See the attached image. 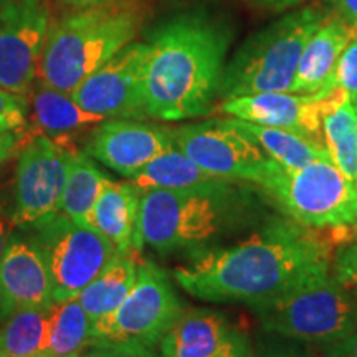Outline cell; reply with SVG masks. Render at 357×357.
<instances>
[{
    "label": "cell",
    "mask_w": 357,
    "mask_h": 357,
    "mask_svg": "<svg viewBox=\"0 0 357 357\" xmlns=\"http://www.w3.org/2000/svg\"><path fill=\"white\" fill-rule=\"evenodd\" d=\"M331 273V243L291 218H270L242 242L194 253L174 278L208 303H257L310 284Z\"/></svg>",
    "instance_id": "cell-1"
},
{
    "label": "cell",
    "mask_w": 357,
    "mask_h": 357,
    "mask_svg": "<svg viewBox=\"0 0 357 357\" xmlns=\"http://www.w3.org/2000/svg\"><path fill=\"white\" fill-rule=\"evenodd\" d=\"M230 42L229 26L205 13H182L160 26L147 43V116L182 121L211 114Z\"/></svg>",
    "instance_id": "cell-2"
},
{
    "label": "cell",
    "mask_w": 357,
    "mask_h": 357,
    "mask_svg": "<svg viewBox=\"0 0 357 357\" xmlns=\"http://www.w3.org/2000/svg\"><path fill=\"white\" fill-rule=\"evenodd\" d=\"M260 202L247 182L212 181L187 189L141 192L134 248L162 255L199 253L258 220Z\"/></svg>",
    "instance_id": "cell-3"
},
{
    "label": "cell",
    "mask_w": 357,
    "mask_h": 357,
    "mask_svg": "<svg viewBox=\"0 0 357 357\" xmlns=\"http://www.w3.org/2000/svg\"><path fill=\"white\" fill-rule=\"evenodd\" d=\"M139 25L141 12L121 0L77 8L48 26L37 79L71 95L132 42Z\"/></svg>",
    "instance_id": "cell-4"
},
{
    "label": "cell",
    "mask_w": 357,
    "mask_h": 357,
    "mask_svg": "<svg viewBox=\"0 0 357 357\" xmlns=\"http://www.w3.org/2000/svg\"><path fill=\"white\" fill-rule=\"evenodd\" d=\"M326 15L328 10L312 3L252 35L225 65L218 98L291 91L301 53Z\"/></svg>",
    "instance_id": "cell-5"
},
{
    "label": "cell",
    "mask_w": 357,
    "mask_h": 357,
    "mask_svg": "<svg viewBox=\"0 0 357 357\" xmlns=\"http://www.w3.org/2000/svg\"><path fill=\"white\" fill-rule=\"evenodd\" d=\"M260 187L280 211L305 227H341L357 223V189L331 158L300 169L270 159Z\"/></svg>",
    "instance_id": "cell-6"
},
{
    "label": "cell",
    "mask_w": 357,
    "mask_h": 357,
    "mask_svg": "<svg viewBox=\"0 0 357 357\" xmlns=\"http://www.w3.org/2000/svg\"><path fill=\"white\" fill-rule=\"evenodd\" d=\"M184 312L171 280L154 261L141 260L136 283L121 305L91 324L89 347L153 351Z\"/></svg>",
    "instance_id": "cell-7"
},
{
    "label": "cell",
    "mask_w": 357,
    "mask_h": 357,
    "mask_svg": "<svg viewBox=\"0 0 357 357\" xmlns=\"http://www.w3.org/2000/svg\"><path fill=\"white\" fill-rule=\"evenodd\" d=\"M263 329L296 341L329 344L357 329V310L333 273L250 306Z\"/></svg>",
    "instance_id": "cell-8"
},
{
    "label": "cell",
    "mask_w": 357,
    "mask_h": 357,
    "mask_svg": "<svg viewBox=\"0 0 357 357\" xmlns=\"http://www.w3.org/2000/svg\"><path fill=\"white\" fill-rule=\"evenodd\" d=\"M30 240L47 265L53 303L77 298L118 253L95 229L60 212L32 225Z\"/></svg>",
    "instance_id": "cell-9"
},
{
    "label": "cell",
    "mask_w": 357,
    "mask_h": 357,
    "mask_svg": "<svg viewBox=\"0 0 357 357\" xmlns=\"http://www.w3.org/2000/svg\"><path fill=\"white\" fill-rule=\"evenodd\" d=\"M20 146L12 222L17 227H32L60 212L71 160L78 149L42 132Z\"/></svg>",
    "instance_id": "cell-10"
},
{
    "label": "cell",
    "mask_w": 357,
    "mask_h": 357,
    "mask_svg": "<svg viewBox=\"0 0 357 357\" xmlns=\"http://www.w3.org/2000/svg\"><path fill=\"white\" fill-rule=\"evenodd\" d=\"M174 144L218 181L261 184L270 158L231 119H208L171 129Z\"/></svg>",
    "instance_id": "cell-11"
},
{
    "label": "cell",
    "mask_w": 357,
    "mask_h": 357,
    "mask_svg": "<svg viewBox=\"0 0 357 357\" xmlns=\"http://www.w3.org/2000/svg\"><path fill=\"white\" fill-rule=\"evenodd\" d=\"M149 45L129 43L71 93L89 113L106 119H144Z\"/></svg>",
    "instance_id": "cell-12"
},
{
    "label": "cell",
    "mask_w": 357,
    "mask_h": 357,
    "mask_svg": "<svg viewBox=\"0 0 357 357\" xmlns=\"http://www.w3.org/2000/svg\"><path fill=\"white\" fill-rule=\"evenodd\" d=\"M50 15L40 0H12L0 7V88L26 95L37 83Z\"/></svg>",
    "instance_id": "cell-13"
},
{
    "label": "cell",
    "mask_w": 357,
    "mask_h": 357,
    "mask_svg": "<svg viewBox=\"0 0 357 357\" xmlns=\"http://www.w3.org/2000/svg\"><path fill=\"white\" fill-rule=\"evenodd\" d=\"M172 146L171 129L139 119H105L91 131L84 153L131 178Z\"/></svg>",
    "instance_id": "cell-14"
},
{
    "label": "cell",
    "mask_w": 357,
    "mask_h": 357,
    "mask_svg": "<svg viewBox=\"0 0 357 357\" xmlns=\"http://www.w3.org/2000/svg\"><path fill=\"white\" fill-rule=\"evenodd\" d=\"M220 111L242 121L289 129L323 141L321 134L324 114L328 113V95H296L289 91L257 93L223 100Z\"/></svg>",
    "instance_id": "cell-15"
},
{
    "label": "cell",
    "mask_w": 357,
    "mask_h": 357,
    "mask_svg": "<svg viewBox=\"0 0 357 357\" xmlns=\"http://www.w3.org/2000/svg\"><path fill=\"white\" fill-rule=\"evenodd\" d=\"M159 346L162 357H252L247 336L211 310H184Z\"/></svg>",
    "instance_id": "cell-16"
},
{
    "label": "cell",
    "mask_w": 357,
    "mask_h": 357,
    "mask_svg": "<svg viewBox=\"0 0 357 357\" xmlns=\"http://www.w3.org/2000/svg\"><path fill=\"white\" fill-rule=\"evenodd\" d=\"M53 305L52 283L32 240L10 235L0 260V321L24 307Z\"/></svg>",
    "instance_id": "cell-17"
},
{
    "label": "cell",
    "mask_w": 357,
    "mask_h": 357,
    "mask_svg": "<svg viewBox=\"0 0 357 357\" xmlns=\"http://www.w3.org/2000/svg\"><path fill=\"white\" fill-rule=\"evenodd\" d=\"M356 30L337 12H328L307 40L289 93L329 95L334 89L333 78L339 56Z\"/></svg>",
    "instance_id": "cell-18"
},
{
    "label": "cell",
    "mask_w": 357,
    "mask_h": 357,
    "mask_svg": "<svg viewBox=\"0 0 357 357\" xmlns=\"http://www.w3.org/2000/svg\"><path fill=\"white\" fill-rule=\"evenodd\" d=\"M141 192L129 182H118L106 177L88 225L105 236L116 252L134 248L139 222Z\"/></svg>",
    "instance_id": "cell-19"
},
{
    "label": "cell",
    "mask_w": 357,
    "mask_h": 357,
    "mask_svg": "<svg viewBox=\"0 0 357 357\" xmlns=\"http://www.w3.org/2000/svg\"><path fill=\"white\" fill-rule=\"evenodd\" d=\"M26 96L30 98V111L38 132L60 144L71 146L70 136L83 129L98 126L106 119L83 109L70 93L47 86L40 82L33 84Z\"/></svg>",
    "instance_id": "cell-20"
},
{
    "label": "cell",
    "mask_w": 357,
    "mask_h": 357,
    "mask_svg": "<svg viewBox=\"0 0 357 357\" xmlns=\"http://www.w3.org/2000/svg\"><path fill=\"white\" fill-rule=\"evenodd\" d=\"M136 252L137 250H129L116 253L101 273L77 296L91 324L111 314L126 300L136 283L141 261Z\"/></svg>",
    "instance_id": "cell-21"
},
{
    "label": "cell",
    "mask_w": 357,
    "mask_h": 357,
    "mask_svg": "<svg viewBox=\"0 0 357 357\" xmlns=\"http://www.w3.org/2000/svg\"><path fill=\"white\" fill-rule=\"evenodd\" d=\"M230 119L268 158L276 160L283 167L300 169L318 159L331 158L323 141L312 139L305 134L289 131V129L260 126V124H252L236 118Z\"/></svg>",
    "instance_id": "cell-22"
},
{
    "label": "cell",
    "mask_w": 357,
    "mask_h": 357,
    "mask_svg": "<svg viewBox=\"0 0 357 357\" xmlns=\"http://www.w3.org/2000/svg\"><path fill=\"white\" fill-rule=\"evenodd\" d=\"M50 306L24 307L2 321L0 342L3 357H48Z\"/></svg>",
    "instance_id": "cell-23"
},
{
    "label": "cell",
    "mask_w": 357,
    "mask_h": 357,
    "mask_svg": "<svg viewBox=\"0 0 357 357\" xmlns=\"http://www.w3.org/2000/svg\"><path fill=\"white\" fill-rule=\"evenodd\" d=\"M218 181L202 171L189 155L182 153L177 146L164 151L131 177V184L139 192L154 189H187Z\"/></svg>",
    "instance_id": "cell-24"
},
{
    "label": "cell",
    "mask_w": 357,
    "mask_h": 357,
    "mask_svg": "<svg viewBox=\"0 0 357 357\" xmlns=\"http://www.w3.org/2000/svg\"><path fill=\"white\" fill-rule=\"evenodd\" d=\"M106 177L108 176H105L101 169L93 162V158H89L84 151H77L73 154L68 178H66L60 213L71 220L88 225L89 215L100 197Z\"/></svg>",
    "instance_id": "cell-25"
},
{
    "label": "cell",
    "mask_w": 357,
    "mask_h": 357,
    "mask_svg": "<svg viewBox=\"0 0 357 357\" xmlns=\"http://www.w3.org/2000/svg\"><path fill=\"white\" fill-rule=\"evenodd\" d=\"M323 136L333 162L357 189V114L351 98L324 114Z\"/></svg>",
    "instance_id": "cell-26"
},
{
    "label": "cell",
    "mask_w": 357,
    "mask_h": 357,
    "mask_svg": "<svg viewBox=\"0 0 357 357\" xmlns=\"http://www.w3.org/2000/svg\"><path fill=\"white\" fill-rule=\"evenodd\" d=\"M91 321L77 298L58 301L50 312L48 357H75L88 349Z\"/></svg>",
    "instance_id": "cell-27"
},
{
    "label": "cell",
    "mask_w": 357,
    "mask_h": 357,
    "mask_svg": "<svg viewBox=\"0 0 357 357\" xmlns=\"http://www.w3.org/2000/svg\"><path fill=\"white\" fill-rule=\"evenodd\" d=\"M333 86L344 89L354 105L357 100V30L339 56Z\"/></svg>",
    "instance_id": "cell-28"
},
{
    "label": "cell",
    "mask_w": 357,
    "mask_h": 357,
    "mask_svg": "<svg viewBox=\"0 0 357 357\" xmlns=\"http://www.w3.org/2000/svg\"><path fill=\"white\" fill-rule=\"evenodd\" d=\"M331 273L357 310V242L339 250Z\"/></svg>",
    "instance_id": "cell-29"
},
{
    "label": "cell",
    "mask_w": 357,
    "mask_h": 357,
    "mask_svg": "<svg viewBox=\"0 0 357 357\" xmlns=\"http://www.w3.org/2000/svg\"><path fill=\"white\" fill-rule=\"evenodd\" d=\"M26 100L0 88V131L22 132L26 126Z\"/></svg>",
    "instance_id": "cell-30"
},
{
    "label": "cell",
    "mask_w": 357,
    "mask_h": 357,
    "mask_svg": "<svg viewBox=\"0 0 357 357\" xmlns=\"http://www.w3.org/2000/svg\"><path fill=\"white\" fill-rule=\"evenodd\" d=\"M324 357H357V329L324 346Z\"/></svg>",
    "instance_id": "cell-31"
},
{
    "label": "cell",
    "mask_w": 357,
    "mask_h": 357,
    "mask_svg": "<svg viewBox=\"0 0 357 357\" xmlns=\"http://www.w3.org/2000/svg\"><path fill=\"white\" fill-rule=\"evenodd\" d=\"M22 136H24V131L22 132L0 131V166H2V164L10 158L13 151L20 146Z\"/></svg>",
    "instance_id": "cell-32"
},
{
    "label": "cell",
    "mask_w": 357,
    "mask_h": 357,
    "mask_svg": "<svg viewBox=\"0 0 357 357\" xmlns=\"http://www.w3.org/2000/svg\"><path fill=\"white\" fill-rule=\"evenodd\" d=\"M334 12L357 29V0H331Z\"/></svg>",
    "instance_id": "cell-33"
},
{
    "label": "cell",
    "mask_w": 357,
    "mask_h": 357,
    "mask_svg": "<svg viewBox=\"0 0 357 357\" xmlns=\"http://www.w3.org/2000/svg\"><path fill=\"white\" fill-rule=\"evenodd\" d=\"M91 357H155L153 351H124V349H96L89 347L86 349Z\"/></svg>",
    "instance_id": "cell-34"
},
{
    "label": "cell",
    "mask_w": 357,
    "mask_h": 357,
    "mask_svg": "<svg viewBox=\"0 0 357 357\" xmlns=\"http://www.w3.org/2000/svg\"><path fill=\"white\" fill-rule=\"evenodd\" d=\"M260 357H310L306 352H303L296 347H273L263 352Z\"/></svg>",
    "instance_id": "cell-35"
},
{
    "label": "cell",
    "mask_w": 357,
    "mask_h": 357,
    "mask_svg": "<svg viewBox=\"0 0 357 357\" xmlns=\"http://www.w3.org/2000/svg\"><path fill=\"white\" fill-rule=\"evenodd\" d=\"M258 2H261L263 6H266V7L278 8V10H283V8L296 6V3L303 2V0H258Z\"/></svg>",
    "instance_id": "cell-36"
},
{
    "label": "cell",
    "mask_w": 357,
    "mask_h": 357,
    "mask_svg": "<svg viewBox=\"0 0 357 357\" xmlns=\"http://www.w3.org/2000/svg\"><path fill=\"white\" fill-rule=\"evenodd\" d=\"M61 2H65L66 6L73 8H86V7L100 6V3L111 2V0H61Z\"/></svg>",
    "instance_id": "cell-37"
},
{
    "label": "cell",
    "mask_w": 357,
    "mask_h": 357,
    "mask_svg": "<svg viewBox=\"0 0 357 357\" xmlns=\"http://www.w3.org/2000/svg\"><path fill=\"white\" fill-rule=\"evenodd\" d=\"M7 231H8L7 222H6V218H3L2 213H0V260H2L3 252H6V247H7V242H8Z\"/></svg>",
    "instance_id": "cell-38"
},
{
    "label": "cell",
    "mask_w": 357,
    "mask_h": 357,
    "mask_svg": "<svg viewBox=\"0 0 357 357\" xmlns=\"http://www.w3.org/2000/svg\"><path fill=\"white\" fill-rule=\"evenodd\" d=\"M75 357H91V354H89L88 351H84V352H82V354H78V356H75Z\"/></svg>",
    "instance_id": "cell-39"
},
{
    "label": "cell",
    "mask_w": 357,
    "mask_h": 357,
    "mask_svg": "<svg viewBox=\"0 0 357 357\" xmlns=\"http://www.w3.org/2000/svg\"><path fill=\"white\" fill-rule=\"evenodd\" d=\"M12 0H0V7H3V6H7V3H10Z\"/></svg>",
    "instance_id": "cell-40"
},
{
    "label": "cell",
    "mask_w": 357,
    "mask_h": 357,
    "mask_svg": "<svg viewBox=\"0 0 357 357\" xmlns=\"http://www.w3.org/2000/svg\"><path fill=\"white\" fill-rule=\"evenodd\" d=\"M0 357H3V352H2V342H0Z\"/></svg>",
    "instance_id": "cell-41"
},
{
    "label": "cell",
    "mask_w": 357,
    "mask_h": 357,
    "mask_svg": "<svg viewBox=\"0 0 357 357\" xmlns=\"http://www.w3.org/2000/svg\"><path fill=\"white\" fill-rule=\"evenodd\" d=\"M354 109H356V114H357V100H356V102H354Z\"/></svg>",
    "instance_id": "cell-42"
},
{
    "label": "cell",
    "mask_w": 357,
    "mask_h": 357,
    "mask_svg": "<svg viewBox=\"0 0 357 357\" xmlns=\"http://www.w3.org/2000/svg\"><path fill=\"white\" fill-rule=\"evenodd\" d=\"M354 234H356V236H357V225L354 227Z\"/></svg>",
    "instance_id": "cell-43"
}]
</instances>
